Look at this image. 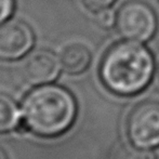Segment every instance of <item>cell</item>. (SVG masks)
Segmentation results:
<instances>
[{"label": "cell", "mask_w": 159, "mask_h": 159, "mask_svg": "<svg viewBox=\"0 0 159 159\" xmlns=\"http://www.w3.org/2000/svg\"><path fill=\"white\" fill-rule=\"evenodd\" d=\"M128 136L134 146H159V102L146 101L136 105L128 118Z\"/></svg>", "instance_id": "277c9868"}, {"label": "cell", "mask_w": 159, "mask_h": 159, "mask_svg": "<svg viewBox=\"0 0 159 159\" xmlns=\"http://www.w3.org/2000/svg\"><path fill=\"white\" fill-rule=\"evenodd\" d=\"M81 2L89 11L98 13L106 9H111L116 0H81Z\"/></svg>", "instance_id": "8fae6325"}, {"label": "cell", "mask_w": 159, "mask_h": 159, "mask_svg": "<svg viewBox=\"0 0 159 159\" xmlns=\"http://www.w3.org/2000/svg\"><path fill=\"white\" fill-rule=\"evenodd\" d=\"M61 69L60 59L47 50H37L26 57L23 76L32 84H44L57 77Z\"/></svg>", "instance_id": "8992f818"}, {"label": "cell", "mask_w": 159, "mask_h": 159, "mask_svg": "<svg viewBox=\"0 0 159 159\" xmlns=\"http://www.w3.org/2000/svg\"><path fill=\"white\" fill-rule=\"evenodd\" d=\"M155 70L152 52L141 42L122 40L111 46L101 64L102 81L111 92L133 95L144 90Z\"/></svg>", "instance_id": "6da1fadb"}, {"label": "cell", "mask_w": 159, "mask_h": 159, "mask_svg": "<svg viewBox=\"0 0 159 159\" xmlns=\"http://www.w3.org/2000/svg\"><path fill=\"white\" fill-rule=\"evenodd\" d=\"M19 119L20 114L15 103L9 96L0 94V132L14 129Z\"/></svg>", "instance_id": "ba28073f"}, {"label": "cell", "mask_w": 159, "mask_h": 159, "mask_svg": "<svg viewBox=\"0 0 159 159\" xmlns=\"http://www.w3.org/2000/svg\"><path fill=\"white\" fill-rule=\"evenodd\" d=\"M115 27L124 40L144 43L157 32V15L146 2L130 0L118 10Z\"/></svg>", "instance_id": "3957f363"}, {"label": "cell", "mask_w": 159, "mask_h": 159, "mask_svg": "<svg viewBox=\"0 0 159 159\" xmlns=\"http://www.w3.org/2000/svg\"><path fill=\"white\" fill-rule=\"evenodd\" d=\"M33 30L25 22L14 20L0 25V59L17 60L33 48Z\"/></svg>", "instance_id": "5b68a950"}, {"label": "cell", "mask_w": 159, "mask_h": 159, "mask_svg": "<svg viewBox=\"0 0 159 159\" xmlns=\"http://www.w3.org/2000/svg\"><path fill=\"white\" fill-rule=\"evenodd\" d=\"M61 67L66 73L77 75L89 67L92 60L91 51L82 43H70L64 47L60 53Z\"/></svg>", "instance_id": "52a82bcc"}, {"label": "cell", "mask_w": 159, "mask_h": 159, "mask_svg": "<svg viewBox=\"0 0 159 159\" xmlns=\"http://www.w3.org/2000/svg\"><path fill=\"white\" fill-rule=\"evenodd\" d=\"M15 8V0H0V25L8 22Z\"/></svg>", "instance_id": "7c38bea8"}, {"label": "cell", "mask_w": 159, "mask_h": 159, "mask_svg": "<svg viewBox=\"0 0 159 159\" xmlns=\"http://www.w3.org/2000/svg\"><path fill=\"white\" fill-rule=\"evenodd\" d=\"M96 14V22L104 30H108V28L115 27L116 25V16L117 13H115L111 9H106L101 12L95 13Z\"/></svg>", "instance_id": "30bf717a"}, {"label": "cell", "mask_w": 159, "mask_h": 159, "mask_svg": "<svg viewBox=\"0 0 159 159\" xmlns=\"http://www.w3.org/2000/svg\"><path fill=\"white\" fill-rule=\"evenodd\" d=\"M117 159H156L155 154L146 148L126 146L119 152Z\"/></svg>", "instance_id": "9c48e42d"}, {"label": "cell", "mask_w": 159, "mask_h": 159, "mask_svg": "<svg viewBox=\"0 0 159 159\" xmlns=\"http://www.w3.org/2000/svg\"><path fill=\"white\" fill-rule=\"evenodd\" d=\"M0 159H8L6 156V154L3 153V151H2L1 148H0Z\"/></svg>", "instance_id": "4fadbf2b"}, {"label": "cell", "mask_w": 159, "mask_h": 159, "mask_svg": "<svg viewBox=\"0 0 159 159\" xmlns=\"http://www.w3.org/2000/svg\"><path fill=\"white\" fill-rule=\"evenodd\" d=\"M76 103L68 91L57 86H41L33 90L23 104L25 126L44 138L60 135L73 124Z\"/></svg>", "instance_id": "7a4b0ae2"}]
</instances>
